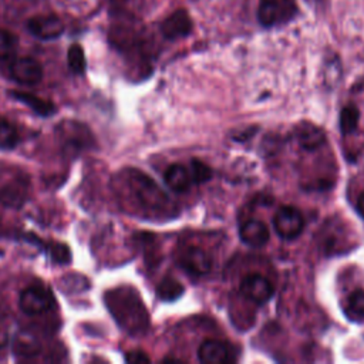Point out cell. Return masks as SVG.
I'll list each match as a JSON object with an SVG mask.
<instances>
[{"label": "cell", "instance_id": "6da1fadb", "mask_svg": "<svg viewBox=\"0 0 364 364\" xmlns=\"http://www.w3.org/2000/svg\"><path fill=\"white\" fill-rule=\"evenodd\" d=\"M105 303L117 323L129 334H141L146 330L148 313L138 293L129 287H118L105 294Z\"/></svg>", "mask_w": 364, "mask_h": 364}, {"label": "cell", "instance_id": "7a4b0ae2", "mask_svg": "<svg viewBox=\"0 0 364 364\" xmlns=\"http://www.w3.org/2000/svg\"><path fill=\"white\" fill-rule=\"evenodd\" d=\"M122 186L128 192V198L145 213H164L169 206V199L161 188L146 175L136 169L124 172Z\"/></svg>", "mask_w": 364, "mask_h": 364}, {"label": "cell", "instance_id": "3957f363", "mask_svg": "<svg viewBox=\"0 0 364 364\" xmlns=\"http://www.w3.org/2000/svg\"><path fill=\"white\" fill-rule=\"evenodd\" d=\"M296 13L293 0H260L257 6V20L264 27H272L287 21Z\"/></svg>", "mask_w": 364, "mask_h": 364}, {"label": "cell", "instance_id": "277c9868", "mask_svg": "<svg viewBox=\"0 0 364 364\" xmlns=\"http://www.w3.org/2000/svg\"><path fill=\"white\" fill-rule=\"evenodd\" d=\"M273 226L280 237L291 240L301 235L304 229V219L297 208L286 205L276 212L273 218Z\"/></svg>", "mask_w": 364, "mask_h": 364}, {"label": "cell", "instance_id": "5b68a950", "mask_svg": "<svg viewBox=\"0 0 364 364\" xmlns=\"http://www.w3.org/2000/svg\"><path fill=\"white\" fill-rule=\"evenodd\" d=\"M18 304L26 314L34 316L48 311L54 306V297L48 289L43 286H31L21 291Z\"/></svg>", "mask_w": 364, "mask_h": 364}, {"label": "cell", "instance_id": "8992f818", "mask_svg": "<svg viewBox=\"0 0 364 364\" xmlns=\"http://www.w3.org/2000/svg\"><path fill=\"white\" fill-rule=\"evenodd\" d=\"M179 266L191 274L203 276L212 269V257L199 246H188L179 253Z\"/></svg>", "mask_w": 364, "mask_h": 364}, {"label": "cell", "instance_id": "52a82bcc", "mask_svg": "<svg viewBox=\"0 0 364 364\" xmlns=\"http://www.w3.org/2000/svg\"><path fill=\"white\" fill-rule=\"evenodd\" d=\"M273 284L262 274H247L240 282V293L256 304L269 301L273 296Z\"/></svg>", "mask_w": 364, "mask_h": 364}, {"label": "cell", "instance_id": "ba28073f", "mask_svg": "<svg viewBox=\"0 0 364 364\" xmlns=\"http://www.w3.org/2000/svg\"><path fill=\"white\" fill-rule=\"evenodd\" d=\"M28 31L41 40H54L60 37L64 31V24L60 17L54 14L34 16L27 23Z\"/></svg>", "mask_w": 364, "mask_h": 364}, {"label": "cell", "instance_id": "9c48e42d", "mask_svg": "<svg viewBox=\"0 0 364 364\" xmlns=\"http://www.w3.org/2000/svg\"><path fill=\"white\" fill-rule=\"evenodd\" d=\"M10 73L16 81L26 85L37 84L43 78L41 64L31 57L16 58L10 67Z\"/></svg>", "mask_w": 364, "mask_h": 364}, {"label": "cell", "instance_id": "30bf717a", "mask_svg": "<svg viewBox=\"0 0 364 364\" xmlns=\"http://www.w3.org/2000/svg\"><path fill=\"white\" fill-rule=\"evenodd\" d=\"M192 18L185 10H176L171 13L162 23H161V33L168 40H178L186 37L192 31Z\"/></svg>", "mask_w": 364, "mask_h": 364}, {"label": "cell", "instance_id": "8fae6325", "mask_svg": "<svg viewBox=\"0 0 364 364\" xmlns=\"http://www.w3.org/2000/svg\"><path fill=\"white\" fill-rule=\"evenodd\" d=\"M198 358L203 364H226L233 360L230 347L219 340H205L198 348Z\"/></svg>", "mask_w": 364, "mask_h": 364}, {"label": "cell", "instance_id": "7c38bea8", "mask_svg": "<svg viewBox=\"0 0 364 364\" xmlns=\"http://www.w3.org/2000/svg\"><path fill=\"white\" fill-rule=\"evenodd\" d=\"M60 136L64 141V145L74 149H81L87 145H90L91 134L90 131L78 122H64L60 127Z\"/></svg>", "mask_w": 364, "mask_h": 364}, {"label": "cell", "instance_id": "4fadbf2b", "mask_svg": "<svg viewBox=\"0 0 364 364\" xmlns=\"http://www.w3.org/2000/svg\"><path fill=\"white\" fill-rule=\"evenodd\" d=\"M294 136L299 145L307 151L317 149L326 141V135L321 128L310 122H301L294 129Z\"/></svg>", "mask_w": 364, "mask_h": 364}, {"label": "cell", "instance_id": "5bb4252c", "mask_svg": "<svg viewBox=\"0 0 364 364\" xmlns=\"http://www.w3.org/2000/svg\"><path fill=\"white\" fill-rule=\"evenodd\" d=\"M239 235L242 242L252 247L264 246L269 242V229L260 220H247L239 229Z\"/></svg>", "mask_w": 364, "mask_h": 364}, {"label": "cell", "instance_id": "9a60e30c", "mask_svg": "<svg viewBox=\"0 0 364 364\" xmlns=\"http://www.w3.org/2000/svg\"><path fill=\"white\" fill-rule=\"evenodd\" d=\"M164 179L166 185L175 192H186L193 183L189 168L182 164L169 165L164 173Z\"/></svg>", "mask_w": 364, "mask_h": 364}, {"label": "cell", "instance_id": "2e32d148", "mask_svg": "<svg viewBox=\"0 0 364 364\" xmlns=\"http://www.w3.org/2000/svg\"><path fill=\"white\" fill-rule=\"evenodd\" d=\"M11 95L14 98H17L18 101H21L23 104H26L27 107H30L34 112H37L38 115H51L54 112V105L50 101H46L34 94L30 92H24V91H13Z\"/></svg>", "mask_w": 364, "mask_h": 364}, {"label": "cell", "instance_id": "e0dca14e", "mask_svg": "<svg viewBox=\"0 0 364 364\" xmlns=\"http://www.w3.org/2000/svg\"><path fill=\"white\" fill-rule=\"evenodd\" d=\"M344 313L351 321H364V289H355L348 294Z\"/></svg>", "mask_w": 364, "mask_h": 364}, {"label": "cell", "instance_id": "ac0fdd59", "mask_svg": "<svg viewBox=\"0 0 364 364\" xmlns=\"http://www.w3.org/2000/svg\"><path fill=\"white\" fill-rule=\"evenodd\" d=\"M182 293H183V286L178 280H175L172 277L162 279L161 283L156 287L158 297L161 300H165V301L176 300Z\"/></svg>", "mask_w": 364, "mask_h": 364}, {"label": "cell", "instance_id": "d6986e66", "mask_svg": "<svg viewBox=\"0 0 364 364\" xmlns=\"http://www.w3.org/2000/svg\"><path fill=\"white\" fill-rule=\"evenodd\" d=\"M38 350H40V344H38V341H37L31 334L20 333V334L16 337V341H14V351H16L17 355H21V357H33V355L38 354Z\"/></svg>", "mask_w": 364, "mask_h": 364}, {"label": "cell", "instance_id": "ffe728a7", "mask_svg": "<svg viewBox=\"0 0 364 364\" xmlns=\"http://www.w3.org/2000/svg\"><path fill=\"white\" fill-rule=\"evenodd\" d=\"M17 142H18V134L16 127L6 118L0 117V148L10 149V148H14Z\"/></svg>", "mask_w": 364, "mask_h": 364}, {"label": "cell", "instance_id": "44dd1931", "mask_svg": "<svg viewBox=\"0 0 364 364\" xmlns=\"http://www.w3.org/2000/svg\"><path fill=\"white\" fill-rule=\"evenodd\" d=\"M360 119V112L354 105H347L340 112V129L343 134L355 131Z\"/></svg>", "mask_w": 364, "mask_h": 364}, {"label": "cell", "instance_id": "7402d4cb", "mask_svg": "<svg viewBox=\"0 0 364 364\" xmlns=\"http://www.w3.org/2000/svg\"><path fill=\"white\" fill-rule=\"evenodd\" d=\"M18 46L17 37L9 31L0 28V60H10L14 57Z\"/></svg>", "mask_w": 364, "mask_h": 364}, {"label": "cell", "instance_id": "603a6c76", "mask_svg": "<svg viewBox=\"0 0 364 364\" xmlns=\"http://www.w3.org/2000/svg\"><path fill=\"white\" fill-rule=\"evenodd\" d=\"M68 67L75 74H82L85 70V54L80 44H73L67 51Z\"/></svg>", "mask_w": 364, "mask_h": 364}, {"label": "cell", "instance_id": "cb8c5ba5", "mask_svg": "<svg viewBox=\"0 0 364 364\" xmlns=\"http://www.w3.org/2000/svg\"><path fill=\"white\" fill-rule=\"evenodd\" d=\"M189 171H191V175H192V179H193L195 183L205 182V181H208L212 176L210 168L206 164H203V162H200L198 159H192Z\"/></svg>", "mask_w": 364, "mask_h": 364}, {"label": "cell", "instance_id": "d4e9b609", "mask_svg": "<svg viewBox=\"0 0 364 364\" xmlns=\"http://www.w3.org/2000/svg\"><path fill=\"white\" fill-rule=\"evenodd\" d=\"M46 249L50 255V257L55 262V263H67L70 260V249L58 242L46 245Z\"/></svg>", "mask_w": 364, "mask_h": 364}, {"label": "cell", "instance_id": "484cf974", "mask_svg": "<svg viewBox=\"0 0 364 364\" xmlns=\"http://www.w3.org/2000/svg\"><path fill=\"white\" fill-rule=\"evenodd\" d=\"M125 360H127L128 363H132V364L149 363V357L146 355V353H144V351H141V350H132V351L127 353Z\"/></svg>", "mask_w": 364, "mask_h": 364}, {"label": "cell", "instance_id": "4316f807", "mask_svg": "<svg viewBox=\"0 0 364 364\" xmlns=\"http://www.w3.org/2000/svg\"><path fill=\"white\" fill-rule=\"evenodd\" d=\"M357 210H358L360 216L364 219V192L357 199Z\"/></svg>", "mask_w": 364, "mask_h": 364}]
</instances>
